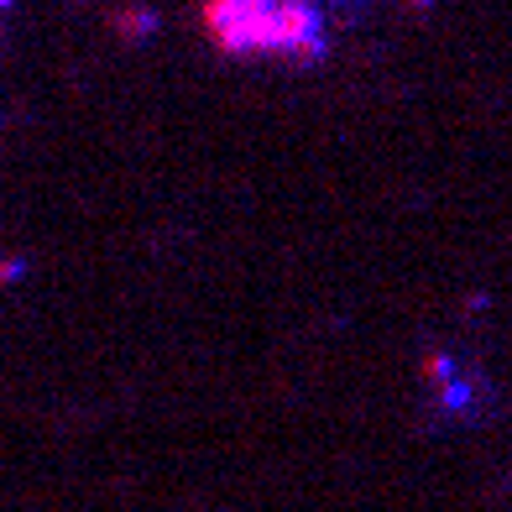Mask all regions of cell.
Returning <instances> with one entry per match:
<instances>
[{"mask_svg":"<svg viewBox=\"0 0 512 512\" xmlns=\"http://www.w3.org/2000/svg\"><path fill=\"white\" fill-rule=\"evenodd\" d=\"M209 37L241 58H293L309 63L324 53V21L309 0H209Z\"/></svg>","mask_w":512,"mask_h":512,"instance_id":"cell-1","label":"cell"}]
</instances>
